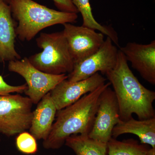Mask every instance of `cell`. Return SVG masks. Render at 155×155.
Segmentation results:
<instances>
[{
    "label": "cell",
    "instance_id": "1",
    "mask_svg": "<svg viewBox=\"0 0 155 155\" xmlns=\"http://www.w3.org/2000/svg\"><path fill=\"white\" fill-rule=\"evenodd\" d=\"M105 75L114 89L119 105L120 120H128L134 114L140 120L155 117L153 106L155 92L140 83L120 50H118L115 67Z\"/></svg>",
    "mask_w": 155,
    "mask_h": 155
},
{
    "label": "cell",
    "instance_id": "2",
    "mask_svg": "<svg viewBox=\"0 0 155 155\" xmlns=\"http://www.w3.org/2000/svg\"><path fill=\"white\" fill-rule=\"evenodd\" d=\"M110 85V82L105 83L84 95L72 104L57 111L56 122L48 136L43 142L44 148L59 149L70 136L88 135L94 122L100 95L105 89Z\"/></svg>",
    "mask_w": 155,
    "mask_h": 155
},
{
    "label": "cell",
    "instance_id": "3",
    "mask_svg": "<svg viewBox=\"0 0 155 155\" xmlns=\"http://www.w3.org/2000/svg\"><path fill=\"white\" fill-rule=\"evenodd\" d=\"M12 17L17 22V37L30 41L42 30L52 25L75 23L77 14L50 9L33 0H7Z\"/></svg>",
    "mask_w": 155,
    "mask_h": 155
},
{
    "label": "cell",
    "instance_id": "4",
    "mask_svg": "<svg viewBox=\"0 0 155 155\" xmlns=\"http://www.w3.org/2000/svg\"><path fill=\"white\" fill-rule=\"evenodd\" d=\"M36 41L38 47L42 51L28 58L34 67L52 75L69 74L72 72L74 62L63 31L43 32Z\"/></svg>",
    "mask_w": 155,
    "mask_h": 155
},
{
    "label": "cell",
    "instance_id": "5",
    "mask_svg": "<svg viewBox=\"0 0 155 155\" xmlns=\"http://www.w3.org/2000/svg\"><path fill=\"white\" fill-rule=\"evenodd\" d=\"M33 103L19 94L0 96V133L13 136L30 128Z\"/></svg>",
    "mask_w": 155,
    "mask_h": 155
},
{
    "label": "cell",
    "instance_id": "6",
    "mask_svg": "<svg viewBox=\"0 0 155 155\" xmlns=\"http://www.w3.org/2000/svg\"><path fill=\"white\" fill-rule=\"evenodd\" d=\"M8 69L24 78L27 88L24 93L34 104H37L56 85L68 78L67 74L52 75L42 72L34 67L26 57L10 61Z\"/></svg>",
    "mask_w": 155,
    "mask_h": 155
},
{
    "label": "cell",
    "instance_id": "7",
    "mask_svg": "<svg viewBox=\"0 0 155 155\" xmlns=\"http://www.w3.org/2000/svg\"><path fill=\"white\" fill-rule=\"evenodd\" d=\"M118 50L111 39L107 37L98 51L81 62L74 64L72 72L68 75L70 82L84 80L96 73L103 75L116 65Z\"/></svg>",
    "mask_w": 155,
    "mask_h": 155
},
{
    "label": "cell",
    "instance_id": "8",
    "mask_svg": "<svg viewBox=\"0 0 155 155\" xmlns=\"http://www.w3.org/2000/svg\"><path fill=\"white\" fill-rule=\"evenodd\" d=\"M63 25L64 29L62 31L74 64L96 52L104 41V34L96 32L94 29L82 25L76 26L72 23Z\"/></svg>",
    "mask_w": 155,
    "mask_h": 155
},
{
    "label": "cell",
    "instance_id": "9",
    "mask_svg": "<svg viewBox=\"0 0 155 155\" xmlns=\"http://www.w3.org/2000/svg\"><path fill=\"white\" fill-rule=\"evenodd\" d=\"M119 105L114 92L108 87L100 95L94 122L89 137L107 143L114 127L120 121Z\"/></svg>",
    "mask_w": 155,
    "mask_h": 155
},
{
    "label": "cell",
    "instance_id": "10",
    "mask_svg": "<svg viewBox=\"0 0 155 155\" xmlns=\"http://www.w3.org/2000/svg\"><path fill=\"white\" fill-rule=\"evenodd\" d=\"M106 78L99 73L76 82L62 81L50 92L57 111L75 102L84 95L94 91L106 83Z\"/></svg>",
    "mask_w": 155,
    "mask_h": 155
},
{
    "label": "cell",
    "instance_id": "11",
    "mask_svg": "<svg viewBox=\"0 0 155 155\" xmlns=\"http://www.w3.org/2000/svg\"><path fill=\"white\" fill-rule=\"evenodd\" d=\"M127 62L148 83L155 84V41L148 44L128 42L119 48Z\"/></svg>",
    "mask_w": 155,
    "mask_h": 155
},
{
    "label": "cell",
    "instance_id": "12",
    "mask_svg": "<svg viewBox=\"0 0 155 155\" xmlns=\"http://www.w3.org/2000/svg\"><path fill=\"white\" fill-rule=\"evenodd\" d=\"M17 25L9 5L0 0V63L21 59L15 46Z\"/></svg>",
    "mask_w": 155,
    "mask_h": 155
},
{
    "label": "cell",
    "instance_id": "13",
    "mask_svg": "<svg viewBox=\"0 0 155 155\" xmlns=\"http://www.w3.org/2000/svg\"><path fill=\"white\" fill-rule=\"evenodd\" d=\"M57 110L50 96V92L37 104L33 111V117L29 130L36 140H45L52 129Z\"/></svg>",
    "mask_w": 155,
    "mask_h": 155
},
{
    "label": "cell",
    "instance_id": "14",
    "mask_svg": "<svg viewBox=\"0 0 155 155\" xmlns=\"http://www.w3.org/2000/svg\"><path fill=\"white\" fill-rule=\"evenodd\" d=\"M125 134L137 136L140 143L155 148V117L136 120L133 117L125 121L120 120L112 131V137L116 138Z\"/></svg>",
    "mask_w": 155,
    "mask_h": 155
},
{
    "label": "cell",
    "instance_id": "15",
    "mask_svg": "<svg viewBox=\"0 0 155 155\" xmlns=\"http://www.w3.org/2000/svg\"><path fill=\"white\" fill-rule=\"evenodd\" d=\"M65 144L76 155H107V143L91 138L87 135L73 134L66 139Z\"/></svg>",
    "mask_w": 155,
    "mask_h": 155
},
{
    "label": "cell",
    "instance_id": "16",
    "mask_svg": "<svg viewBox=\"0 0 155 155\" xmlns=\"http://www.w3.org/2000/svg\"><path fill=\"white\" fill-rule=\"evenodd\" d=\"M72 1L79 13L80 12L81 14L83 19L82 26L99 31L101 33L110 37L114 45L119 47V38L114 28L101 25L95 19L92 12L90 0Z\"/></svg>",
    "mask_w": 155,
    "mask_h": 155
},
{
    "label": "cell",
    "instance_id": "17",
    "mask_svg": "<svg viewBox=\"0 0 155 155\" xmlns=\"http://www.w3.org/2000/svg\"><path fill=\"white\" fill-rule=\"evenodd\" d=\"M109 155H147L151 147L130 138L122 141L112 137L107 143Z\"/></svg>",
    "mask_w": 155,
    "mask_h": 155
},
{
    "label": "cell",
    "instance_id": "18",
    "mask_svg": "<svg viewBox=\"0 0 155 155\" xmlns=\"http://www.w3.org/2000/svg\"><path fill=\"white\" fill-rule=\"evenodd\" d=\"M16 146L19 152L25 154H35L38 150L36 139L31 134L25 131L17 135Z\"/></svg>",
    "mask_w": 155,
    "mask_h": 155
},
{
    "label": "cell",
    "instance_id": "19",
    "mask_svg": "<svg viewBox=\"0 0 155 155\" xmlns=\"http://www.w3.org/2000/svg\"><path fill=\"white\" fill-rule=\"evenodd\" d=\"M27 88L26 84L18 86L10 85L5 81L2 76L0 75V96L11 94V93H23Z\"/></svg>",
    "mask_w": 155,
    "mask_h": 155
},
{
    "label": "cell",
    "instance_id": "20",
    "mask_svg": "<svg viewBox=\"0 0 155 155\" xmlns=\"http://www.w3.org/2000/svg\"><path fill=\"white\" fill-rule=\"evenodd\" d=\"M7 2V0H3ZM55 5L60 11L67 13L78 14V10L74 5L72 0H53Z\"/></svg>",
    "mask_w": 155,
    "mask_h": 155
},
{
    "label": "cell",
    "instance_id": "21",
    "mask_svg": "<svg viewBox=\"0 0 155 155\" xmlns=\"http://www.w3.org/2000/svg\"><path fill=\"white\" fill-rule=\"evenodd\" d=\"M147 155H155V148L151 147L148 151Z\"/></svg>",
    "mask_w": 155,
    "mask_h": 155
}]
</instances>
